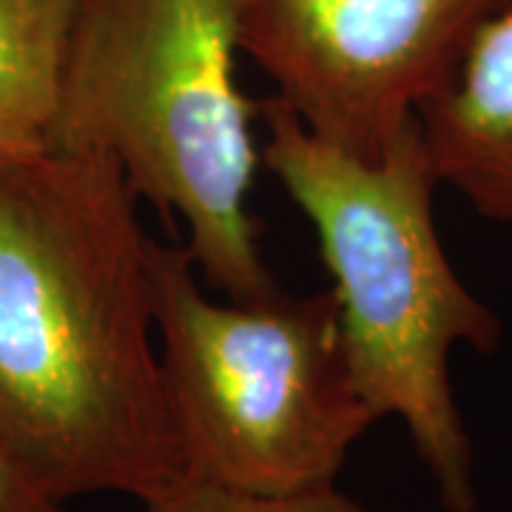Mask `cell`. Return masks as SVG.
Masks as SVG:
<instances>
[{
    "label": "cell",
    "instance_id": "5b68a950",
    "mask_svg": "<svg viewBox=\"0 0 512 512\" xmlns=\"http://www.w3.org/2000/svg\"><path fill=\"white\" fill-rule=\"evenodd\" d=\"M512 0H237L239 52L316 137L376 163Z\"/></svg>",
    "mask_w": 512,
    "mask_h": 512
},
{
    "label": "cell",
    "instance_id": "52a82bcc",
    "mask_svg": "<svg viewBox=\"0 0 512 512\" xmlns=\"http://www.w3.org/2000/svg\"><path fill=\"white\" fill-rule=\"evenodd\" d=\"M80 0H0V160L46 151Z\"/></svg>",
    "mask_w": 512,
    "mask_h": 512
},
{
    "label": "cell",
    "instance_id": "8992f818",
    "mask_svg": "<svg viewBox=\"0 0 512 512\" xmlns=\"http://www.w3.org/2000/svg\"><path fill=\"white\" fill-rule=\"evenodd\" d=\"M436 180L512 225V9L487 20L456 74L416 109Z\"/></svg>",
    "mask_w": 512,
    "mask_h": 512
},
{
    "label": "cell",
    "instance_id": "6da1fadb",
    "mask_svg": "<svg viewBox=\"0 0 512 512\" xmlns=\"http://www.w3.org/2000/svg\"><path fill=\"white\" fill-rule=\"evenodd\" d=\"M137 202L103 151L0 160V456L63 507L188 478Z\"/></svg>",
    "mask_w": 512,
    "mask_h": 512
},
{
    "label": "cell",
    "instance_id": "ba28073f",
    "mask_svg": "<svg viewBox=\"0 0 512 512\" xmlns=\"http://www.w3.org/2000/svg\"><path fill=\"white\" fill-rule=\"evenodd\" d=\"M146 512H370L336 484L291 495H254L185 478L174 490L148 501Z\"/></svg>",
    "mask_w": 512,
    "mask_h": 512
},
{
    "label": "cell",
    "instance_id": "7a4b0ae2",
    "mask_svg": "<svg viewBox=\"0 0 512 512\" xmlns=\"http://www.w3.org/2000/svg\"><path fill=\"white\" fill-rule=\"evenodd\" d=\"M262 160L319 237L333 276L353 384L373 419L407 427L444 512H476V453L458 410L450 356L493 353L501 316L464 285L433 217L436 174L416 120L367 163L316 137L279 97L256 103Z\"/></svg>",
    "mask_w": 512,
    "mask_h": 512
},
{
    "label": "cell",
    "instance_id": "277c9868",
    "mask_svg": "<svg viewBox=\"0 0 512 512\" xmlns=\"http://www.w3.org/2000/svg\"><path fill=\"white\" fill-rule=\"evenodd\" d=\"M151 316L188 478L254 495L328 487L373 424L333 291L205 296L183 242L146 248Z\"/></svg>",
    "mask_w": 512,
    "mask_h": 512
},
{
    "label": "cell",
    "instance_id": "9c48e42d",
    "mask_svg": "<svg viewBox=\"0 0 512 512\" xmlns=\"http://www.w3.org/2000/svg\"><path fill=\"white\" fill-rule=\"evenodd\" d=\"M0 512H66V507L37 493L0 456Z\"/></svg>",
    "mask_w": 512,
    "mask_h": 512
},
{
    "label": "cell",
    "instance_id": "3957f363",
    "mask_svg": "<svg viewBox=\"0 0 512 512\" xmlns=\"http://www.w3.org/2000/svg\"><path fill=\"white\" fill-rule=\"evenodd\" d=\"M237 0H80L46 151H103L234 302L276 285L248 214L256 148L237 86Z\"/></svg>",
    "mask_w": 512,
    "mask_h": 512
}]
</instances>
